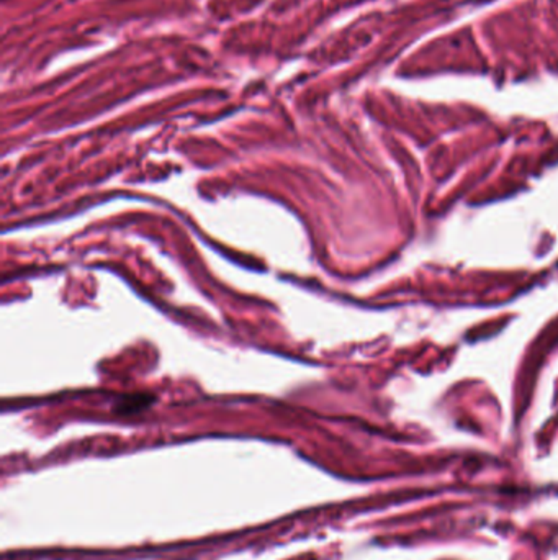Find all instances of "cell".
Here are the masks:
<instances>
[{"label":"cell","mask_w":558,"mask_h":560,"mask_svg":"<svg viewBox=\"0 0 558 560\" xmlns=\"http://www.w3.org/2000/svg\"><path fill=\"white\" fill-rule=\"evenodd\" d=\"M2 2H7V0H2Z\"/></svg>","instance_id":"1"}]
</instances>
